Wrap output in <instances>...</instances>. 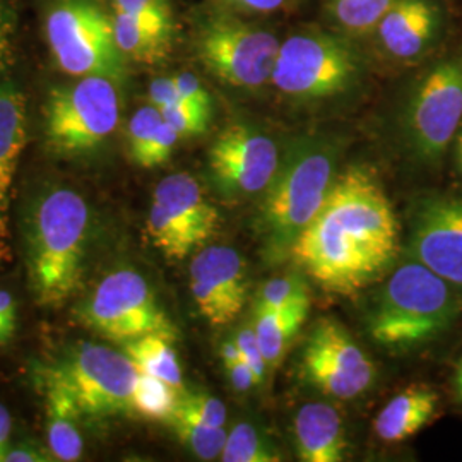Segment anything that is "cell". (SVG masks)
Wrapping results in <instances>:
<instances>
[{
  "label": "cell",
  "mask_w": 462,
  "mask_h": 462,
  "mask_svg": "<svg viewBox=\"0 0 462 462\" xmlns=\"http://www.w3.org/2000/svg\"><path fill=\"white\" fill-rule=\"evenodd\" d=\"M300 303H310L309 281L300 273H288L265 282L257 295L255 307L290 309Z\"/></svg>",
  "instance_id": "f1b7e54d"
},
{
  "label": "cell",
  "mask_w": 462,
  "mask_h": 462,
  "mask_svg": "<svg viewBox=\"0 0 462 462\" xmlns=\"http://www.w3.org/2000/svg\"><path fill=\"white\" fill-rule=\"evenodd\" d=\"M76 315L88 329L120 345L148 334H162L173 341L179 337V328L148 281L134 269L106 274L84 298Z\"/></svg>",
  "instance_id": "9c48e42d"
},
{
  "label": "cell",
  "mask_w": 462,
  "mask_h": 462,
  "mask_svg": "<svg viewBox=\"0 0 462 462\" xmlns=\"http://www.w3.org/2000/svg\"><path fill=\"white\" fill-rule=\"evenodd\" d=\"M40 375L45 393L50 454L55 461H78L83 457L84 452L83 435L79 431L83 414L59 380L53 379L43 368Z\"/></svg>",
  "instance_id": "ffe728a7"
},
{
  "label": "cell",
  "mask_w": 462,
  "mask_h": 462,
  "mask_svg": "<svg viewBox=\"0 0 462 462\" xmlns=\"http://www.w3.org/2000/svg\"><path fill=\"white\" fill-rule=\"evenodd\" d=\"M91 236L86 199L49 187L32 200L23 221L28 282L36 305L59 309L81 290Z\"/></svg>",
  "instance_id": "7a4b0ae2"
},
{
  "label": "cell",
  "mask_w": 462,
  "mask_h": 462,
  "mask_svg": "<svg viewBox=\"0 0 462 462\" xmlns=\"http://www.w3.org/2000/svg\"><path fill=\"white\" fill-rule=\"evenodd\" d=\"M235 341H236V345L240 347L242 358L252 368V372H254V375L257 379V383L261 385L264 382L269 365L265 362L264 355H263L261 346L257 343L254 328L252 326L250 328H242V329L238 330Z\"/></svg>",
  "instance_id": "d590c367"
},
{
  "label": "cell",
  "mask_w": 462,
  "mask_h": 462,
  "mask_svg": "<svg viewBox=\"0 0 462 462\" xmlns=\"http://www.w3.org/2000/svg\"><path fill=\"white\" fill-rule=\"evenodd\" d=\"M309 309L310 303H300L290 309L255 307L252 328L269 368L280 365L286 349L305 324Z\"/></svg>",
  "instance_id": "603a6c76"
},
{
  "label": "cell",
  "mask_w": 462,
  "mask_h": 462,
  "mask_svg": "<svg viewBox=\"0 0 462 462\" xmlns=\"http://www.w3.org/2000/svg\"><path fill=\"white\" fill-rule=\"evenodd\" d=\"M462 125V62L444 60L414 86L402 116L404 141L414 158L439 163Z\"/></svg>",
  "instance_id": "7c38bea8"
},
{
  "label": "cell",
  "mask_w": 462,
  "mask_h": 462,
  "mask_svg": "<svg viewBox=\"0 0 462 462\" xmlns=\"http://www.w3.org/2000/svg\"><path fill=\"white\" fill-rule=\"evenodd\" d=\"M295 448L300 461H345L346 435L337 410L324 402L301 406L295 416Z\"/></svg>",
  "instance_id": "d6986e66"
},
{
  "label": "cell",
  "mask_w": 462,
  "mask_h": 462,
  "mask_svg": "<svg viewBox=\"0 0 462 462\" xmlns=\"http://www.w3.org/2000/svg\"><path fill=\"white\" fill-rule=\"evenodd\" d=\"M11 414L0 404V462L5 461V454L11 447Z\"/></svg>",
  "instance_id": "7bdbcfd3"
},
{
  "label": "cell",
  "mask_w": 462,
  "mask_h": 462,
  "mask_svg": "<svg viewBox=\"0 0 462 462\" xmlns=\"http://www.w3.org/2000/svg\"><path fill=\"white\" fill-rule=\"evenodd\" d=\"M55 459L51 454L43 452L40 447L33 444H17L16 447H9L4 462H45Z\"/></svg>",
  "instance_id": "b9f144b4"
},
{
  "label": "cell",
  "mask_w": 462,
  "mask_h": 462,
  "mask_svg": "<svg viewBox=\"0 0 462 462\" xmlns=\"http://www.w3.org/2000/svg\"><path fill=\"white\" fill-rule=\"evenodd\" d=\"M160 112L166 124L180 135V139L206 133L213 116V112H206L190 103H179Z\"/></svg>",
  "instance_id": "1f68e13d"
},
{
  "label": "cell",
  "mask_w": 462,
  "mask_h": 462,
  "mask_svg": "<svg viewBox=\"0 0 462 462\" xmlns=\"http://www.w3.org/2000/svg\"><path fill=\"white\" fill-rule=\"evenodd\" d=\"M163 124L162 112L152 106L151 103L139 108L127 125V144H129V154L134 163L139 160V156L148 148L149 143L152 141L154 134L158 133L160 125Z\"/></svg>",
  "instance_id": "4dcf8cb0"
},
{
  "label": "cell",
  "mask_w": 462,
  "mask_h": 462,
  "mask_svg": "<svg viewBox=\"0 0 462 462\" xmlns=\"http://www.w3.org/2000/svg\"><path fill=\"white\" fill-rule=\"evenodd\" d=\"M179 95L185 103H190L198 108H202L206 112H213V99L211 95L208 93V89L199 81L198 76L190 74V72H182L173 76Z\"/></svg>",
  "instance_id": "8d00e7d4"
},
{
  "label": "cell",
  "mask_w": 462,
  "mask_h": 462,
  "mask_svg": "<svg viewBox=\"0 0 462 462\" xmlns=\"http://www.w3.org/2000/svg\"><path fill=\"white\" fill-rule=\"evenodd\" d=\"M225 462H280V448L252 423H238L231 429L221 452Z\"/></svg>",
  "instance_id": "d4e9b609"
},
{
  "label": "cell",
  "mask_w": 462,
  "mask_h": 462,
  "mask_svg": "<svg viewBox=\"0 0 462 462\" xmlns=\"http://www.w3.org/2000/svg\"><path fill=\"white\" fill-rule=\"evenodd\" d=\"M16 33V9L9 0H0V74L13 59Z\"/></svg>",
  "instance_id": "e575fe53"
},
{
  "label": "cell",
  "mask_w": 462,
  "mask_h": 462,
  "mask_svg": "<svg viewBox=\"0 0 462 462\" xmlns=\"http://www.w3.org/2000/svg\"><path fill=\"white\" fill-rule=\"evenodd\" d=\"M280 160L278 144L267 134L238 122L221 131L209 149L213 180L228 198H247L264 192Z\"/></svg>",
  "instance_id": "5bb4252c"
},
{
  "label": "cell",
  "mask_w": 462,
  "mask_h": 462,
  "mask_svg": "<svg viewBox=\"0 0 462 462\" xmlns=\"http://www.w3.org/2000/svg\"><path fill=\"white\" fill-rule=\"evenodd\" d=\"M439 396L425 385H411L393 397L375 420V433L383 442H404L425 429L437 413Z\"/></svg>",
  "instance_id": "44dd1931"
},
{
  "label": "cell",
  "mask_w": 462,
  "mask_h": 462,
  "mask_svg": "<svg viewBox=\"0 0 462 462\" xmlns=\"http://www.w3.org/2000/svg\"><path fill=\"white\" fill-rule=\"evenodd\" d=\"M225 368H226V374H228V379H230L233 389H236L240 393H247L252 387L259 385L252 368L245 364L244 358H238L231 364L225 365Z\"/></svg>",
  "instance_id": "60d3db41"
},
{
  "label": "cell",
  "mask_w": 462,
  "mask_h": 462,
  "mask_svg": "<svg viewBox=\"0 0 462 462\" xmlns=\"http://www.w3.org/2000/svg\"><path fill=\"white\" fill-rule=\"evenodd\" d=\"M337 149L322 137H300L281 154L280 166L259 206L257 228L269 263L290 259L336 179Z\"/></svg>",
  "instance_id": "3957f363"
},
{
  "label": "cell",
  "mask_w": 462,
  "mask_h": 462,
  "mask_svg": "<svg viewBox=\"0 0 462 462\" xmlns=\"http://www.w3.org/2000/svg\"><path fill=\"white\" fill-rule=\"evenodd\" d=\"M114 13L175 28V16L170 0H114Z\"/></svg>",
  "instance_id": "d6a6232c"
},
{
  "label": "cell",
  "mask_w": 462,
  "mask_h": 462,
  "mask_svg": "<svg viewBox=\"0 0 462 462\" xmlns=\"http://www.w3.org/2000/svg\"><path fill=\"white\" fill-rule=\"evenodd\" d=\"M364 74V57L346 36L309 30L281 42L271 83L298 101L345 95Z\"/></svg>",
  "instance_id": "8992f818"
},
{
  "label": "cell",
  "mask_w": 462,
  "mask_h": 462,
  "mask_svg": "<svg viewBox=\"0 0 462 462\" xmlns=\"http://www.w3.org/2000/svg\"><path fill=\"white\" fill-rule=\"evenodd\" d=\"M219 213L189 173L168 175L156 185L146 233L170 261H183L206 247L219 228Z\"/></svg>",
  "instance_id": "8fae6325"
},
{
  "label": "cell",
  "mask_w": 462,
  "mask_h": 462,
  "mask_svg": "<svg viewBox=\"0 0 462 462\" xmlns=\"http://www.w3.org/2000/svg\"><path fill=\"white\" fill-rule=\"evenodd\" d=\"M116 47L125 57L139 64H158L168 59L173 49L175 28L114 13Z\"/></svg>",
  "instance_id": "7402d4cb"
},
{
  "label": "cell",
  "mask_w": 462,
  "mask_h": 462,
  "mask_svg": "<svg viewBox=\"0 0 462 462\" xmlns=\"http://www.w3.org/2000/svg\"><path fill=\"white\" fill-rule=\"evenodd\" d=\"M148 98L149 103L152 106H156L158 110H165L168 106L185 103L179 95L173 76L171 78H158L149 84Z\"/></svg>",
  "instance_id": "f35d334b"
},
{
  "label": "cell",
  "mask_w": 462,
  "mask_h": 462,
  "mask_svg": "<svg viewBox=\"0 0 462 462\" xmlns=\"http://www.w3.org/2000/svg\"><path fill=\"white\" fill-rule=\"evenodd\" d=\"M17 328V305L9 291L0 290V345H7Z\"/></svg>",
  "instance_id": "ab89813d"
},
{
  "label": "cell",
  "mask_w": 462,
  "mask_h": 462,
  "mask_svg": "<svg viewBox=\"0 0 462 462\" xmlns=\"http://www.w3.org/2000/svg\"><path fill=\"white\" fill-rule=\"evenodd\" d=\"M457 288L408 261L389 276L368 315L370 336L383 346L413 347L444 334L461 312Z\"/></svg>",
  "instance_id": "277c9868"
},
{
  "label": "cell",
  "mask_w": 462,
  "mask_h": 462,
  "mask_svg": "<svg viewBox=\"0 0 462 462\" xmlns=\"http://www.w3.org/2000/svg\"><path fill=\"white\" fill-rule=\"evenodd\" d=\"M45 40L57 67L72 78L125 79V57L116 47L114 17L93 0H60L45 17Z\"/></svg>",
  "instance_id": "ba28073f"
},
{
  "label": "cell",
  "mask_w": 462,
  "mask_h": 462,
  "mask_svg": "<svg viewBox=\"0 0 462 462\" xmlns=\"http://www.w3.org/2000/svg\"><path fill=\"white\" fill-rule=\"evenodd\" d=\"M456 387H457V393L462 399V360L461 364L457 365V370H456Z\"/></svg>",
  "instance_id": "ee69618b"
},
{
  "label": "cell",
  "mask_w": 462,
  "mask_h": 462,
  "mask_svg": "<svg viewBox=\"0 0 462 462\" xmlns=\"http://www.w3.org/2000/svg\"><path fill=\"white\" fill-rule=\"evenodd\" d=\"M120 84L101 76L50 88L43 103V137L51 156L91 158L105 148L120 120Z\"/></svg>",
  "instance_id": "5b68a950"
},
{
  "label": "cell",
  "mask_w": 462,
  "mask_h": 462,
  "mask_svg": "<svg viewBox=\"0 0 462 462\" xmlns=\"http://www.w3.org/2000/svg\"><path fill=\"white\" fill-rule=\"evenodd\" d=\"M394 208L366 166L336 175L290 259L328 293L353 295L379 278L397 254Z\"/></svg>",
  "instance_id": "6da1fadb"
},
{
  "label": "cell",
  "mask_w": 462,
  "mask_h": 462,
  "mask_svg": "<svg viewBox=\"0 0 462 462\" xmlns=\"http://www.w3.org/2000/svg\"><path fill=\"white\" fill-rule=\"evenodd\" d=\"M171 416H180L192 421H198L208 427L225 429L226 425V408L217 397L206 393L180 391L175 411Z\"/></svg>",
  "instance_id": "f546056e"
},
{
  "label": "cell",
  "mask_w": 462,
  "mask_h": 462,
  "mask_svg": "<svg viewBox=\"0 0 462 462\" xmlns=\"http://www.w3.org/2000/svg\"><path fill=\"white\" fill-rule=\"evenodd\" d=\"M397 0H326L332 21L349 33L362 34L375 30Z\"/></svg>",
  "instance_id": "484cf974"
},
{
  "label": "cell",
  "mask_w": 462,
  "mask_h": 462,
  "mask_svg": "<svg viewBox=\"0 0 462 462\" xmlns=\"http://www.w3.org/2000/svg\"><path fill=\"white\" fill-rule=\"evenodd\" d=\"M301 374L326 396L353 399L370 389L375 366L341 324L322 319L305 343Z\"/></svg>",
  "instance_id": "4fadbf2b"
},
{
  "label": "cell",
  "mask_w": 462,
  "mask_h": 462,
  "mask_svg": "<svg viewBox=\"0 0 462 462\" xmlns=\"http://www.w3.org/2000/svg\"><path fill=\"white\" fill-rule=\"evenodd\" d=\"M179 139H180V135L175 133L163 120L158 133L154 134L152 141L149 143L148 148L144 149V152L139 156L135 165L146 168V170L163 165L170 160Z\"/></svg>",
  "instance_id": "836d02e7"
},
{
  "label": "cell",
  "mask_w": 462,
  "mask_h": 462,
  "mask_svg": "<svg viewBox=\"0 0 462 462\" xmlns=\"http://www.w3.org/2000/svg\"><path fill=\"white\" fill-rule=\"evenodd\" d=\"M280 47L276 34L225 7L200 17L194 34L200 64L238 89H259L271 83Z\"/></svg>",
  "instance_id": "52a82bcc"
},
{
  "label": "cell",
  "mask_w": 462,
  "mask_h": 462,
  "mask_svg": "<svg viewBox=\"0 0 462 462\" xmlns=\"http://www.w3.org/2000/svg\"><path fill=\"white\" fill-rule=\"evenodd\" d=\"M408 252L414 261L462 288V196H429L416 204Z\"/></svg>",
  "instance_id": "9a60e30c"
},
{
  "label": "cell",
  "mask_w": 462,
  "mask_h": 462,
  "mask_svg": "<svg viewBox=\"0 0 462 462\" xmlns=\"http://www.w3.org/2000/svg\"><path fill=\"white\" fill-rule=\"evenodd\" d=\"M26 139V98L14 81L4 79L0 81V238H7L9 233L11 190Z\"/></svg>",
  "instance_id": "ac0fdd59"
},
{
  "label": "cell",
  "mask_w": 462,
  "mask_h": 462,
  "mask_svg": "<svg viewBox=\"0 0 462 462\" xmlns=\"http://www.w3.org/2000/svg\"><path fill=\"white\" fill-rule=\"evenodd\" d=\"M457 160H459V166L462 170V125L461 131L457 134Z\"/></svg>",
  "instance_id": "f6af8a7d"
},
{
  "label": "cell",
  "mask_w": 462,
  "mask_h": 462,
  "mask_svg": "<svg viewBox=\"0 0 462 462\" xmlns=\"http://www.w3.org/2000/svg\"><path fill=\"white\" fill-rule=\"evenodd\" d=\"M440 21L431 0H397L375 26L380 49L394 60L413 62L435 42Z\"/></svg>",
  "instance_id": "e0dca14e"
},
{
  "label": "cell",
  "mask_w": 462,
  "mask_h": 462,
  "mask_svg": "<svg viewBox=\"0 0 462 462\" xmlns=\"http://www.w3.org/2000/svg\"><path fill=\"white\" fill-rule=\"evenodd\" d=\"M225 7L240 14H271L288 9L295 0H216Z\"/></svg>",
  "instance_id": "74e56055"
},
{
  "label": "cell",
  "mask_w": 462,
  "mask_h": 462,
  "mask_svg": "<svg viewBox=\"0 0 462 462\" xmlns=\"http://www.w3.org/2000/svg\"><path fill=\"white\" fill-rule=\"evenodd\" d=\"M43 370L66 387L83 418L98 421L133 413L139 370L124 351L81 341Z\"/></svg>",
  "instance_id": "30bf717a"
},
{
  "label": "cell",
  "mask_w": 462,
  "mask_h": 462,
  "mask_svg": "<svg viewBox=\"0 0 462 462\" xmlns=\"http://www.w3.org/2000/svg\"><path fill=\"white\" fill-rule=\"evenodd\" d=\"M166 423L170 425L179 442L187 447L194 456H198L199 459L215 461L221 457L228 437L226 430L208 427L180 416H170Z\"/></svg>",
  "instance_id": "83f0119b"
},
{
  "label": "cell",
  "mask_w": 462,
  "mask_h": 462,
  "mask_svg": "<svg viewBox=\"0 0 462 462\" xmlns=\"http://www.w3.org/2000/svg\"><path fill=\"white\" fill-rule=\"evenodd\" d=\"M179 393V389L166 383L165 380L139 372L134 387L133 413L148 420L166 421L175 411Z\"/></svg>",
  "instance_id": "4316f807"
},
{
  "label": "cell",
  "mask_w": 462,
  "mask_h": 462,
  "mask_svg": "<svg viewBox=\"0 0 462 462\" xmlns=\"http://www.w3.org/2000/svg\"><path fill=\"white\" fill-rule=\"evenodd\" d=\"M122 351L141 374L165 380L166 383L182 391V368L177 351L173 349V339L162 334H148L124 343Z\"/></svg>",
  "instance_id": "cb8c5ba5"
},
{
  "label": "cell",
  "mask_w": 462,
  "mask_h": 462,
  "mask_svg": "<svg viewBox=\"0 0 462 462\" xmlns=\"http://www.w3.org/2000/svg\"><path fill=\"white\" fill-rule=\"evenodd\" d=\"M189 278L199 312L209 324L226 326L244 310L248 293L247 264L235 248H200L190 263Z\"/></svg>",
  "instance_id": "2e32d148"
}]
</instances>
